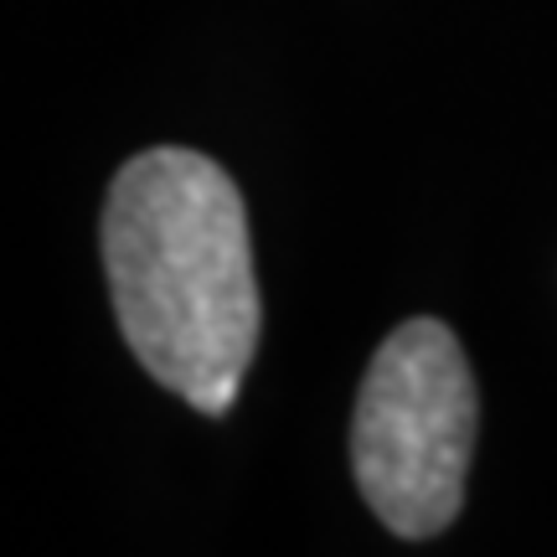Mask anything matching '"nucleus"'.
Returning a JSON list of instances; mask_svg holds the SVG:
<instances>
[{"label": "nucleus", "instance_id": "obj_2", "mask_svg": "<svg viewBox=\"0 0 557 557\" xmlns=\"http://www.w3.org/2000/svg\"><path fill=\"white\" fill-rule=\"evenodd\" d=\"M480 398L444 320H403L377 346L351 413V470L393 537H438L465 506Z\"/></svg>", "mask_w": 557, "mask_h": 557}, {"label": "nucleus", "instance_id": "obj_1", "mask_svg": "<svg viewBox=\"0 0 557 557\" xmlns=\"http://www.w3.org/2000/svg\"><path fill=\"white\" fill-rule=\"evenodd\" d=\"M103 274L135 361L222 418L259 351V278L248 212L218 160L160 145L124 160L103 201Z\"/></svg>", "mask_w": 557, "mask_h": 557}]
</instances>
